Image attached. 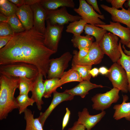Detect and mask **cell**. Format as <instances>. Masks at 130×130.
I'll return each mask as SVG.
<instances>
[{"label": "cell", "mask_w": 130, "mask_h": 130, "mask_svg": "<svg viewBox=\"0 0 130 130\" xmlns=\"http://www.w3.org/2000/svg\"><path fill=\"white\" fill-rule=\"evenodd\" d=\"M84 30V33L87 35L94 37L96 42L99 44L107 31L103 28L95 25L87 24Z\"/></svg>", "instance_id": "23"}, {"label": "cell", "mask_w": 130, "mask_h": 130, "mask_svg": "<svg viewBox=\"0 0 130 130\" xmlns=\"http://www.w3.org/2000/svg\"><path fill=\"white\" fill-rule=\"evenodd\" d=\"M118 46L121 56L117 62L122 66L126 72L128 81V91L130 93V56L124 53L122 48L121 43L119 42Z\"/></svg>", "instance_id": "26"}, {"label": "cell", "mask_w": 130, "mask_h": 130, "mask_svg": "<svg viewBox=\"0 0 130 130\" xmlns=\"http://www.w3.org/2000/svg\"><path fill=\"white\" fill-rule=\"evenodd\" d=\"M35 80L25 77L19 78L18 87L19 90V94H28L29 92L32 90Z\"/></svg>", "instance_id": "31"}, {"label": "cell", "mask_w": 130, "mask_h": 130, "mask_svg": "<svg viewBox=\"0 0 130 130\" xmlns=\"http://www.w3.org/2000/svg\"><path fill=\"white\" fill-rule=\"evenodd\" d=\"M53 130V129H51V130Z\"/></svg>", "instance_id": "48"}, {"label": "cell", "mask_w": 130, "mask_h": 130, "mask_svg": "<svg viewBox=\"0 0 130 130\" xmlns=\"http://www.w3.org/2000/svg\"><path fill=\"white\" fill-rule=\"evenodd\" d=\"M18 7L9 0H0V13L9 17L16 14Z\"/></svg>", "instance_id": "29"}, {"label": "cell", "mask_w": 130, "mask_h": 130, "mask_svg": "<svg viewBox=\"0 0 130 130\" xmlns=\"http://www.w3.org/2000/svg\"><path fill=\"white\" fill-rule=\"evenodd\" d=\"M66 112L63 118L62 125V130H63L67 125L69 121L71 112L67 107L66 108Z\"/></svg>", "instance_id": "37"}, {"label": "cell", "mask_w": 130, "mask_h": 130, "mask_svg": "<svg viewBox=\"0 0 130 130\" xmlns=\"http://www.w3.org/2000/svg\"><path fill=\"white\" fill-rule=\"evenodd\" d=\"M72 68L77 72L83 80L90 81L91 76L89 73L92 69V65L72 64Z\"/></svg>", "instance_id": "32"}, {"label": "cell", "mask_w": 130, "mask_h": 130, "mask_svg": "<svg viewBox=\"0 0 130 130\" xmlns=\"http://www.w3.org/2000/svg\"><path fill=\"white\" fill-rule=\"evenodd\" d=\"M122 96L123 101L122 103L116 104L113 107L115 110L113 117L116 120L125 118L127 120L130 121V102H126L129 97L126 95Z\"/></svg>", "instance_id": "20"}, {"label": "cell", "mask_w": 130, "mask_h": 130, "mask_svg": "<svg viewBox=\"0 0 130 130\" xmlns=\"http://www.w3.org/2000/svg\"><path fill=\"white\" fill-rule=\"evenodd\" d=\"M127 47L130 49V42L128 43V45L126 46ZM122 47L124 49V53L127 55L130 56V50L128 51L126 50L124 45H123L122 46Z\"/></svg>", "instance_id": "46"}, {"label": "cell", "mask_w": 130, "mask_h": 130, "mask_svg": "<svg viewBox=\"0 0 130 130\" xmlns=\"http://www.w3.org/2000/svg\"><path fill=\"white\" fill-rule=\"evenodd\" d=\"M101 85H98L91 83L90 81L83 80L74 87L70 89H66L64 91L75 96H80L81 98H84L89 94L90 90L97 88H102Z\"/></svg>", "instance_id": "19"}, {"label": "cell", "mask_w": 130, "mask_h": 130, "mask_svg": "<svg viewBox=\"0 0 130 130\" xmlns=\"http://www.w3.org/2000/svg\"><path fill=\"white\" fill-rule=\"evenodd\" d=\"M78 51L76 50L73 51L72 64L92 65H97L101 62L104 54L99 44L96 41L93 42L87 55L80 60L78 59L77 57Z\"/></svg>", "instance_id": "8"}, {"label": "cell", "mask_w": 130, "mask_h": 130, "mask_svg": "<svg viewBox=\"0 0 130 130\" xmlns=\"http://www.w3.org/2000/svg\"><path fill=\"white\" fill-rule=\"evenodd\" d=\"M43 77V75L39 73L34 81L31 91L32 95L31 98L34 100L38 109L39 110H41L42 105L44 104L42 99L45 92Z\"/></svg>", "instance_id": "17"}, {"label": "cell", "mask_w": 130, "mask_h": 130, "mask_svg": "<svg viewBox=\"0 0 130 130\" xmlns=\"http://www.w3.org/2000/svg\"><path fill=\"white\" fill-rule=\"evenodd\" d=\"M9 17H7L4 15L0 13V22H7Z\"/></svg>", "instance_id": "45"}, {"label": "cell", "mask_w": 130, "mask_h": 130, "mask_svg": "<svg viewBox=\"0 0 130 130\" xmlns=\"http://www.w3.org/2000/svg\"><path fill=\"white\" fill-rule=\"evenodd\" d=\"M41 0H25V4L30 6L35 3H40Z\"/></svg>", "instance_id": "44"}, {"label": "cell", "mask_w": 130, "mask_h": 130, "mask_svg": "<svg viewBox=\"0 0 130 130\" xmlns=\"http://www.w3.org/2000/svg\"><path fill=\"white\" fill-rule=\"evenodd\" d=\"M78 73L72 68L65 72L58 82L59 87L65 83L72 82H79L83 81Z\"/></svg>", "instance_id": "25"}, {"label": "cell", "mask_w": 130, "mask_h": 130, "mask_svg": "<svg viewBox=\"0 0 130 130\" xmlns=\"http://www.w3.org/2000/svg\"><path fill=\"white\" fill-rule=\"evenodd\" d=\"M40 3L46 11L56 10L60 7L74 8L75 6L72 0H41Z\"/></svg>", "instance_id": "21"}, {"label": "cell", "mask_w": 130, "mask_h": 130, "mask_svg": "<svg viewBox=\"0 0 130 130\" xmlns=\"http://www.w3.org/2000/svg\"><path fill=\"white\" fill-rule=\"evenodd\" d=\"M98 70L99 73L103 75H106L109 72V70L104 66L100 67Z\"/></svg>", "instance_id": "43"}, {"label": "cell", "mask_w": 130, "mask_h": 130, "mask_svg": "<svg viewBox=\"0 0 130 130\" xmlns=\"http://www.w3.org/2000/svg\"><path fill=\"white\" fill-rule=\"evenodd\" d=\"M13 35H10L0 36V49H1L8 43Z\"/></svg>", "instance_id": "38"}, {"label": "cell", "mask_w": 130, "mask_h": 130, "mask_svg": "<svg viewBox=\"0 0 130 130\" xmlns=\"http://www.w3.org/2000/svg\"><path fill=\"white\" fill-rule=\"evenodd\" d=\"M79 51H78L77 57L78 60H80L85 57L87 54L90 48L79 47Z\"/></svg>", "instance_id": "36"}, {"label": "cell", "mask_w": 130, "mask_h": 130, "mask_svg": "<svg viewBox=\"0 0 130 130\" xmlns=\"http://www.w3.org/2000/svg\"><path fill=\"white\" fill-rule=\"evenodd\" d=\"M79 6L78 8H74V11L78 14L81 19L87 24L94 25H104L106 23L102 21L105 19L104 15L97 13L91 6L85 0H79Z\"/></svg>", "instance_id": "9"}, {"label": "cell", "mask_w": 130, "mask_h": 130, "mask_svg": "<svg viewBox=\"0 0 130 130\" xmlns=\"http://www.w3.org/2000/svg\"><path fill=\"white\" fill-rule=\"evenodd\" d=\"M100 6L110 14L113 22L123 24L130 28V8H128L127 10L124 8L119 10L103 4L100 5Z\"/></svg>", "instance_id": "16"}, {"label": "cell", "mask_w": 130, "mask_h": 130, "mask_svg": "<svg viewBox=\"0 0 130 130\" xmlns=\"http://www.w3.org/2000/svg\"><path fill=\"white\" fill-rule=\"evenodd\" d=\"M24 118L26 122L25 130H44L42 124L38 118H34V112L27 108L24 112Z\"/></svg>", "instance_id": "22"}, {"label": "cell", "mask_w": 130, "mask_h": 130, "mask_svg": "<svg viewBox=\"0 0 130 130\" xmlns=\"http://www.w3.org/2000/svg\"><path fill=\"white\" fill-rule=\"evenodd\" d=\"M72 58V55L67 52L59 58L50 59L47 74V79L60 78L68 67Z\"/></svg>", "instance_id": "7"}, {"label": "cell", "mask_w": 130, "mask_h": 130, "mask_svg": "<svg viewBox=\"0 0 130 130\" xmlns=\"http://www.w3.org/2000/svg\"><path fill=\"white\" fill-rule=\"evenodd\" d=\"M59 78H55L46 79L44 80L45 87V92L43 97L47 98L50 97L52 93L56 91L59 87L58 82Z\"/></svg>", "instance_id": "30"}, {"label": "cell", "mask_w": 130, "mask_h": 130, "mask_svg": "<svg viewBox=\"0 0 130 130\" xmlns=\"http://www.w3.org/2000/svg\"><path fill=\"white\" fill-rule=\"evenodd\" d=\"M53 94V98L50 105L45 112L40 113L38 117L43 127L47 118L58 105L63 101L72 100L74 96L69 93L64 92H59L56 91Z\"/></svg>", "instance_id": "13"}, {"label": "cell", "mask_w": 130, "mask_h": 130, "mask_svg": "<svg viewBox=\"0 0 130 130\" xmlns=\"http://www.w3.org/2000/svg\"><path fill=\"white\" fill-rule=\"evenodd\" d=\"M87 24L86 22L82 19L71 22L67 26L66 31L73 34V35H80L83 32Z\"/></svg>", "instance_id": "27"}, {"label": "cell", "mask_w": 130, "mask_h": 130, "mask_svg": "<svg viewBox=\"0 0 130 130\" xmlns=\"http://www.w3.org/2000/svg\"><path fill=\"white\" fill-rule=\"evenodd\" d=\"M16 98L19 106L20 114L24 112L27 107L32 106L35 102L33 99L29 97L28 94H19Z\"/></svg>", "instance_id": "28"}, {"label": "cell", "mask_w": 130, "mask_h": 130, "mask_svg": "<svg viewBox=\"0 0 130 130\" xmlns=\"http://www.w3.org/2000/svg\"><path fill=\"white\" fill-rule=\"evenodd\" d=\"M39 73L36 66L25 62H16L0 66V74L7 76L35 80Z\"/></svg>", "instance_id": "3"}, {"label": "cell", "mask_w": 130, "mask_h": 130, "mask_svg": "<svg viewBox=\"0 0 130 130\" xmlns=\"http://www.w3.org/2000/svg\"><path fill=\"white\" fill-rule=\"evenodd\" d=\"M81 19V17L80 16L69 14L66 7H62L59 9L46 11V20L48 21L52 25L64 26L69 22L78 21Z\"/></svg>", "instance_id": "11"}, {"label": "cell", "mask_w": 130, "mask_h": 130, "mask_svg": "<svg viewBox=\"0 0 130 130\" xmlns=\"http://www.w3.org/2000/svg\"><path fill=\"white\" fill-rule=\"evenodd\" d=\"M7 22L15 33L21 32L26 30L24 27L16 14L9 17Z\"/></svg>", "instance_id": "33"}, {"label": "cell", "mask_w": 130, "mask_h": 130, "mask_svg": "<svg viewBox=\"0 0 130 130\" xmlns=\"http://www.w3.org/2000/svg\"><path fill=\"white\" fill-rule=\"evenodd\" d=\"M106 113L105 111L95 115H91L89 114L88 109L84 108L82 111H78V117L77 122L83 125L88 130H91L104 116Z\"/></svg>", "instance_id": "15"}, {"label": "cell", "mask_w": 130, "mask_h": 130, "mask_svg": "<svg viewBox=\"0 0 130 130\" xmlns=\"http://www.w3.org/2000/svg\"><path fill=\"white\" fill-rule=\"evenodd\" d=\"M90 74L93 78L97 77L99 73L98 69L97 68H94L91 69L89 72Z\"/></svg>", "instance_id": "42"}, {"label": "cell", "mask_w": 130, "mask_h": 130, "mask_svg": "<svg viewBox=\"0 0 130 130\" xmlns=\"http://www.w3.org/2000/svg\"><path fill=\"white\" fill-rule=\"evenodd\" d=\"M19 78L0 74V120L6 119L13 110L19 109L14 94Z\"/></svg>", "instance_id": "2"}, {"label": "cell", "mask_w": 130, "mask_h": 130, "mask_svg": "<svg viewBox=\"0 0 130 130\" xmlns=\"http://www.w3.org/2000/svg\"><path fill=\"white\" fill-rule=\"evenodd\" d=\"M9 0L16 5L18 7L25 4V0Z\"/></svg>", "instance_id": "41"}, {"label": "cell", "mask_w": 130, "mask_h": 130, "mask_svg": "<svg viewBox=\"0 0 130 130\" xmlns=\"http://www.w3.org/2000/svg\"><path fill=\"white\" fill-rule=\"evenodd\" d=\"M105 75L111 82L113 87L119 89L122 92L128 91V83L126 72L122 66L117 62L114 63Z\"/></svg>", "instance_id": "4"}, {"label": "cell", "mask_w": 130, "mask_h": 130, "mask_svg": "<svg viewBox=\"0 0 130 130\" xmlns=\"http://www.w3.org/2000/svg\"><path fill=\"white\" fill-rule=\"evenodd\" d=\"M15 34L7 22H0V36L13 35Z\"/></svg>", "instance_id": "34"}, {"label": "cell", "mask_w": 130, "mask_h": 130, "mask_svg": "<svg viewBox=\"0 0 130 130\" xmlns=\"http://www.w3.org/2000/svg\"><path fill=\"white\" fill-rule=\"evenodd\" d=\"M44 34L32 29L15 33L0 49V65L16 62L32 64L46 78L50 58L56 52L45 45Z\"/></svg>", "instance_id": "1"}, {"label": "cell", "mask_w": 130, "mask_h": 130, "mask_svg": "<svg viewBox=\"0 0 130 130\" xmlns=\"http://www.w3.org/2000/svg\"><path fill=\"white\" fill-rule=\"evenodd\" d=\"M118 37L107 32L99 44L104 54L108 56L114 63L117 62L121 56L119 48Z\"/></svg>", "instance_id": "5"}, {"label": "cell", "mask_w": 130, "mask_h": 130, "mask_svg": "<svg viewBox=\"0 0 130 130\" xmlns=\"http://www.w3.org/2000/svg\"><path fill=\"white\" fill-rule=\"evenodd\" d=\"M120 91L118 89L113 87L105 93L96 94L91 99L93 103V109L102 111L110 107L113 103L117 102L119 99Z\"/></svg>", "instance_id": "6"}, {"label": "cell", "mask_w": 130, "mask_h": 130, "mask_svg": "<svg viewBox=\"0 0 130 130\" xmlns=\"http://www.w3.org/2000/svg\"><path fill=\"white\" fill-rule=\"evenodd\" d=\"M46 26L44 34L45 46L50 50L56 52L63 31L64 26L52 25L46 20Z\"/></svg>", "instance_id": "10"}, {"label": "cell", "mask_w": 130, "mask_h": 130, "mask_svg": "<svg viewBox=\"0 0 130 130\" xmlns=\"http://www.w3.org/2000/svg\"><path fill=\"white\" fill-rule=\"evenodd\" d=\"M16 14L26 30H29L33 28V13L30 6L25 4L18 7Z\"/></svg>", "instance_id": "18"}, {"label": "cell", "mask_w": 130, "mask_h": 130, "mask_svg": "<svg viewBox=\"0 0 130 130\" xmlns=\"http://www.w3.org/2000/svg\"><path fill=\"white\" fill-rule=\"evenodd\" d=\"M120 38L119 42L126 46L130 42V28L122 26L120 23L110 21L109 24L96 25Z\"/></svg>", "instance_id": "12"}, {"label": "cell", "mask_w": 130, "mask_h": 130, "mask_svg": "<svg viewBox=\"0 0 130 130\" xmlns=\"http://www.w3.org/2000/svg\"><path fill=\"white\" fill-rule=\"evenodd\" d=\"M127 2L124 3V6L126 8H130V0H127Z\"/></svg>", "instance_id": "47"}, {"label": "cell", "mask_w": 130, "mask_h": 130, "mask_svg": "<svg viewBox=\"0 0 130 130\" xmlns=\"http://www.w3.org/2000/svg\"><path fill=\"white\" fill-rule=\"evenodd\" d=\"M94 40L93 36L87 35L85 36L73 35L71 41L75 48H90L94 42Z\"/></svg>", "instance_id": "24"}, {"label": "cell", "mask_w": 130, "mask_h": 130, "mask_svg": "<svg viewBox=\"0 0 130 130\" xmlns=\"http://www.w3.org/2000/svg\"><path fill=\"white\" fill-rule=\"evenodd\" d=\"M68 130H88L86 129L83 125L78 123L77 121L74 123L72 127L69 128Z\"/></svg>", "instance_id": "40"}, {"label": "cell", "mask_w": 130, "mask_h": 130, "mask_svg": "<svg viewBox=\"0 0 130 130\" xmlns=\"http://www.w3.org/2000/svg\"><path fill=\"white\" fill-rule=\"evenodd\" d=\"M106 1L111 3L112 7L116 9H118L119 8L122 9L124 8L123 5L126 0H106Z\"/></svg>", "instance_id": "35"}, {"label": "cell", "mask_w": 130, "mask_h": 130, "mask_svg": "<svg viewBox=\"0 0 130 130\" xmlns=\"http://www.w3.org/2000/svg\"><path fill=\"white\" fill-rule=\"evenodd\" d=\"M30 6L33 13V28L39 32L44 34L46 29L45 22L46 10L40 3H35Z\"/></svg>", "instance_id": "14"}, {"label": "cell", "mask_w": 130, "mask_h": 130, "mask_svg": "<svg viewBox=\"0 0 130 130\" xmlns=\"http://www.w3.org/2000/svg\"><path fill=\"white\" fill-rule=\"evenodd\" d=\"M86 1L89 5L92 6L94 9L98 12L100 14L102 15V13L98 6L97 0H86Z\"/></svg>", "instance_id": "39"}]
</instances>
